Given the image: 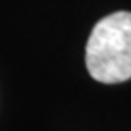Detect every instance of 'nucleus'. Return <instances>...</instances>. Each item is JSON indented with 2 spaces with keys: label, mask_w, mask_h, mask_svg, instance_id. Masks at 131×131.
I'll list each match as a JSON object with an SVG mask.
<instances>
[{
  "label": "nucleus",
  "mask_w": 131,
  "mask_h": 131,
  "mask_svg": "<svg viewBox=\"0 0 131 131\" xmlns=\"http://www.w3.org/2000/svg\"><path fill=\"white\" fill-rule=\"evenodd\" d=\"M85 65L94 80L121 83L131 78V12H114L94 26L85 46Z\"/></svg>",
  "instance_id": "1"
}]
</instances>
